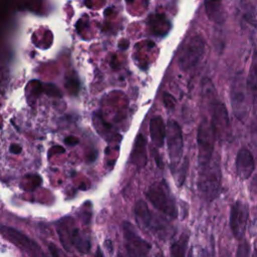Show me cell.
<instances>
[{
	"mask_svg": "<svg viewBox=\"0 0 257 257\" xmlns=\"http://www.w3.org/2000/svg\"><path fill=\"white\" fill-rule=\"evenodd\" d=\"M146 197L158 211L170 218H177L178 209L176 200L165 180L154 182L147 190Z\"/></svg>",
	"mask_w": 257,
	"mask_h": 257,
	"instance_id": "obj_3",
	"label": "cell"
},
{
	"mask_svg": "<svg viewBox=\"0 0 257 257\" xmlns=\"http://www.w3.org/2000/svg\"><path fill=\"white\" fill-rule=\"evenodd\" d=\"M104 245L107 247L108 251L111 253V252H112V248H111V242H110L109 240H106V241L104 242Z\"/></svg>",
	"mask_w": 257,
	"mask_h": 257,
	"instance_id": "obj_24",
	"label": "cell"
},
{
	"mask_svg": "<svg viewBox=\"0 0 257 257\" xmlns=\"http://www.w3.org/2000/svg\"><path fill=\"white\" fill-rule=\"evenodd\" d=\"M221 257H231V256H230V254H229L228 252H223L222 255H221Z\"/></svg>",
	"mask_w": 257,
	"mask_h": 257,
	"instance_id": "obj_27",
	"label": "cell"
},
{
	"mask_svg": "<svg viewBox=\"0 0 257 257\" xmlns=\"http://www.w3.org/2000/svg\"><path fill=\"white\" fill-rule=\"evenodd\" d=\"M199 257H209V254H208L207 250H203L202 252H200Z\"/></svg>",
	"mask_w": 257,
	"mask_h": 257,
	"instance_id": "obj_25",
	"label": "cell"
},
{
	"mask_svg": "<svg viewBox=\"0 0 257 257\" xmlns=\"http://www.w3.org/2000/svg\"><path fill=\"white\" fill-rule=\"evenodd\" d=\"M221 179L220 162L217 156H214L208 165L199 168L197 188L206 201L212 202L218 197L221 188Z\"/></svg>",
	"mask_w": 257,
	"mask_h": 257,
	"instance_id": "obj_1",
	"label": "cell"
},
{
	"mask_svg": "<svg viewBox=\"0 0 257 257\" xmlns=\"http://www.w3.org/2000/svg\"><path fill=\"white\" fill-rule=\"evenodd\" d=\"M189 242V235L183 233L170 248L171 257H186V250Z\"/></svg>",
	"mask_w": 257,
	"mask_h": 257,
	"instance_id": "obj_17",
	"label": "cell"
},
{
	"mask_svg": "<svg viewBox=\"0 0 257 257\" xmlns=\"http://www.w3.org/2000/svg\"><path fill=\"white\" fill-rule=\"evenodd\" d=\"M158 257H165V256H164V255L161 253V254H159V256H158Z\"/></svg>",
	"mask_w": 257,
	"mask_h": 257,
	"instance_id": "obj_30",
	"label": "cell"
},
{
	"mask_svg": "<svg viewBox=\"0 0 257 257\" xmlns=\"http://www.w3.org/2000/svg\"><path fill=\"white\" fill-rule=\"evenodd\" d=\"M249 217L248 206L242 201H236L230 210V227L236 239H242L246 232Z\"/></svg>",
	"mask_w": 257,
	"mask_h": 257,
	"instance_id": "obj_12",
	"label": "cell"
},
{
	"mask_svg": "<svg viewBox=\"0 0 257 257\" xmlns=\"http://www.w3.org/2000/svg\"><path fill=\"white\" fill-rule=\"evenodd\" d=\"M0 233L11 243L24 250L30 257H45L40 247L22 232L5 225H0Z\"/></svg>",
	"mask_w": 257,
	"mask_h": 257,
	"instance_id": "obj_11",
	"label": "cell"
},
{
	"mask_svg": "<svg viewBox=\"0 0 257 257\" xmlns=\"http://www.w3.org/2000/svg\"><path fill=\"white\" fill-rule=\"evenodd\" d=\"M235 166L237 175L241 180H247L251 177L255 170V161L248 149L242 148L239 150L237 153Z\"/></svg>",
	"mask_w": 257,
	"mask_h": 257,
	"instance_id": "obj_13",
	"label": "cell"
},
{
	"mask_svg": "<svg viewBox=\"0 0 257 257\" xmlns=\"http://www.w3.org/2000/svg\"><path fill=\"white\" fill-rule=\"evenodd\" d=\"M8 151L10 154L12 155H19L21 152H22V147L19 145V144H11L8 148Z\"/></svg>",
	"mask_w": 257,
	"mask_h": 257,
	"instance_id": "obj_21",
	"label": "cell"
},
{
	"mask_svg": "<svg viewBox=\"0 0 257 257\" xmlns=\"http://www.w3.org/2000/svg\"><path fill=\"white\" fill-rule=\"evenodd\" d=\"M248 95L250 94L247 88V81L243 73L238 72L232 79L230 100L234 115L242 122H245L250 110Z\"/></svg>",
	"mask_w": 257,
	"mask_h": 257,
	"instance_id": "obj_4",
	"label": "cell"
},
{
	"mask_svg": "<svg viewBox=\"0 0 257 257\" xmlns=\"http://www.w3.org/2000/svg\"><path fill=\"white\" fill-rule=\"evenodd\" d=\"M48 248H49V251H50L52 257H61L60 254H59V251H58L57 247H56L53 243H50L49 246H48Z\"/></svg>",
	"mask_w": 257,
	"mask_h": 257,
	"instance_id": "obj_22",
	"label": "cell"
},
{
	"mask_svg": "<svg viewBox=\"0 0 257 257\" xmlns=\"http://www.w3.org/2000/svg\"><path fill=\"white\" fill-rule=\"evenodd\" d=\"M250 256V246L247 241L243 240L237 248L236 257H249Z\"/></svg>",
	"mask_w": 257,
	"mask_h": 257,
	"instance_id": "obj_19",
	"label": "cell"
},
{
	"mask_svg": "<svg viewBox=\"0 0 257 257\" xmlns=\"http://www.w3.org/2000/svg\"><path fill=\"white\" fill-rule=\"evenodd\" d=\"M135 215L137 223L141 228L153 232L154 234L160 236V238H163L170 231L165 220L153 214L149 209L148 204L144 200H139L136 203Z\"/></svg>",
	"mask_w": 257,
	"mask_h": 257,
	"instance_id": "obj_6",
	"label": "cell"
},
{
	"mask_svg": "<svg viewBox=\"0 0 257 257\" xmlns=\"http://www.w3.org/2000/svg\"><path fill=\"white\" fill-rule=\"evenodd\" d=\"M94 257H103V254H102V252H101L100 248H97V250H96V253H95Z\"/></svg>",
	"mask_w": 257,
	"mask_h": 257,
	"instance_id": "obj_26",
	"label": "cell"
},
{
	"mask_svg": "<svg viewBox=\"0 0 257 257\" xmlns=\"http://www.w3.org/2000/svg\"><path fill=\"white\" fill-rule=\"evenodd\" d=\"M209 108L211 111V119L209 121L214 131L216 141L218 140L221 143L228 141L231 137V125L227 107L222 101L215 99L210 103Z\"/></svg>",
	"mask_w": 257,
	"mask_h": 257,
	"instance_id": "obj_8",
	"label": "cell"
},
{
	"mask_svg": "<svg viewBox=\"0 0 257 257\" xmlns=\"http://www.w3.org/2000/svg\"><path fill=\"white\" fill-rule=\"evenodd\" d=\"M117 257H123V256H122V254H120V253H118V254H117Z\"/></svg>",
	"mask_w": 257,
	"mask_h": 257,
	"instance_id": "obj_29",
	"label": "cell"
},
{
	"mask_svg": "<svg viewBox=\"0 0 257 257\" xmlns=\"http://www.w3.org/2000/svg\"><path fill=\"white\" fill-rule=\"evenodd\" d=\"M204 5H205L207 16L211 21L217 24H222L225 21L226 12L221 2H216V1L205 2Z\"/></svg>",
	"mask_w": 257,
	"mask_h": 257,
	"instance_id": "obj_16",
	"label": "cell"
},
{
	"mask_svg": "<svg viewBox=\"0 0 257 257\" xmlns=\"http://www.w3.org/2000/svg\"><path fill=\"white\" fill-rule=\"evenodd\" d=\"M168 145V153L171 161V166H177L183 156L184 152V141L180 124L170 119L166 126V138Z\"/></svg>",
	"mask_w": 257,
	"mask_h": 257,
	"instance_id": "obj_10",
	"label": "cell"
},
{
	"mask_svg": "<svg viewBox=\"0 0 257 257\" xmlns=\"http://www.w3.org/2000/svg\"><path fill=\"white\" fill-rule=\"evenodd\" d=\"M188 167H189V161L188 158H186L181 164H178L177 166H171L172 174L175 178L176 183L178 184L179 187L183 185V183L186 180L187 172H188Z\"/></svg>",
	"mask_w": 257,
	"mask_h": 257,
	"instance_id": "obj_18",
	"label": "cell"
},
{
	"mask_svg": "<svg viewBox=\"0 0 257 257\" xmlns=\"http://www.w3.org/2000/svg\"><path fill=\"white\" fill-rule=\"evenodd\" d=\"M56 231L66 251H70L72 247L83 254L90 251L89 238L80 231L72 218L64 217L59 220L56 224Z\"/></svg>",
	"mask_w": 257,
	"mask_h": 257,
	"instance_id": "obj_2",
	"label": "cell"
},
{
	"mask_svg": "<svg viewBox=\"0 0 257 257\" xmlns=\"http://www.w3.org/2000/svg\"><path fill=\"white\" fill-rule=\"evenodd\" d=\"M252 257H256V252H255V251L253 252V254H252Z\"/></svg>",
	"mask_w": 257,
	"mask_h": 257,
	"instance_id": "obj_28",
	"label": "cell"
},
{
	"mask_svg": "<svg viewBox=\"0 0 257 257\" xmlns=\"http://www.w3.org/2000/svg\"><path fill=\"white\" fill-rule=\"evenodd\" d=\"M205 52V40L202 35L192 36L183 46L179 57L178 65L183 71L195 67L202 59Z\"/></svg>",
	"mask_w": 257,
	"mask_h": 257,
	"instance_id": "obj_7",
	"label": "cell"
},
{
	"mask_svg": "<svg viewBox=\"0 0 257 257\" xmlns=\"http://www.w3.org/2000/svg\"><path fill=\"white\" fill-rule=\"evenodd\" d=\"M163 102H164L167 109H174L176 107V104H177L176 98L171 93H168V92H164Z\"/></svg>",
	"mask_w": 257,
	"mask_h": 257,
	"instance_id": "obj_20",
	"label": "cell"
},
{
	"mask_svg": "<svg viewBox=\"0 0 257 257\" xmlns=\"http://www.w3.org/2000/svg\"><path fill=\"white\" fill-rule=\"evenodd\" d=\"M65 143H67L68 145H75L78 143V140L73 138V137H69L67 139H65Z\"/></svg>",
	"mask_w": 257,
	"mask_h": 257,
	"instance_id": "obj_23",
	"label": "cell"
},
{
	"mask_svg": "<svg viewBox=\"0 0 257 257\" xmlns=\"http://www.w3.org/2000/svg\"><path fill=\"white\" fill-rule=\"evenodd\" d=\"M215 134L210 121L204 118L197 131V146H198V165L199 168L208 165L214 157Z\"/></svg>",
	"mask_w": 257,
	"mask_h": 257,
	"instance_id": "obj_5",
	"label": "cell"
},
{
	"mask_svg": "<svg viewBox=\"0 0 257 257\" xmlns=\"http://www.w3.org/2000/svg\"><path fill=\"white\" fill-rule=\"evenodd\" d=\"M150 136L153 144L157 148H162L166 138V124L163 117L156 115L150 120Z\"/></svg>",
	"mask_w": 257,
	"mask_h": 257,
	"instance_id": "obj_15",
	"label": "cell"
},
{
	"mask_svg": "<svg viewBox=\"0 0 257 257\" xmlns=\"http://www.w3.org/2000/svg\"><path fill=\"white\" fill-rule=\"evenodd\" d=\"M122 234L127 257H149L152 245L139 235L132 223H122Z\"/></svg>",
	"mask_w": 257,
	"mask_h": 257,
	"instance_id": "obj_9",
	"label": "cell"
},
{
	"mask_svg": "<svg viewBox=\"0 0 257 257\" xmlns=\"http://www.w3.org/2000/svg\"><path fill=\"white\" fill-rule=\"evenodd\" d=\"M130 162L138 168H143L147 164V141L142 134H139L136 138Z\"/></svg>",
	"mask_w": 257,
	"mask_h": 257,
	"instance_id": "obj_14",
	"label": "cell"
}]
</instances>
